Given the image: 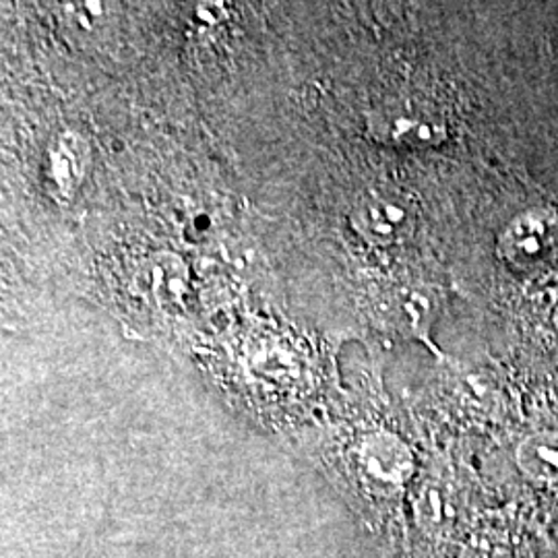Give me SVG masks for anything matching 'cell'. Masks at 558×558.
I'll use <instances>...</instances> for the list:
<instances>
[{"instance_id":"obj_1","label":"cell","mask_w":558,"mask_h":558,"mask_svg":"<svg viewBox=\"0 0 558 558\" xmlns=\"http://www.w3.org/2000/svg\"><path fill=\"white\" fill-rule=\"evenodd\" d=\"M502 260L521 274H539L558 259V218L546 209L515 216L499 239Z\"/></svg>"},{"instance_id":"obj_2","label":"cell","mask_w":558,"mask_h":558,"mask_svg":"<svg viewBox=\"0 0 558 558\" xmlns=\"http://www.w3.org/2000/svg\"><path fill=\"white\" fill-rule=\"evenodd\" d=\"M354 228L368 242L391 246L412 236L416 228V216L405 197L396 191H379L362 197L356 205Z\"/></svg>"},{"instance_id":"obj_3","label":"cell","mask_w":558,"mask_h":558,"mask_svg":"<svg viewBox=\"0 0 558 558\" xmlns=\"http://www.w3.org/2000/svg\"><path fill=\"white\" fill-rule=\"evenodd\" d=\"M373 131L385 143L408 149L433 147L445 140L442 120L426 110H416L410 106L389 108L377 114L373 119Z\"/></svg>"},{"instance_id":"obj_4","label":"cell","mask_w":558,"mask_h":558,"mask_svg":"<svg viewBox=\"0 0 558 558\" xmlns=\"http://www.w3.org/2000/svg\"><path fill=\"white\" fill-rule=\"evenodd\" d=\"M359 463L366 478L396 488L403 486L412 472V456L408 447L387 433H377L362 440Z\"/></svg>"},{"instance_id":"obj_5","label":"cell","mask_w":558,"mask_h":558,"mask_svg":"<svg viewBox=\"0 0 558 558\" xmlns=\"http://www.w3.org/2000/svg\"><path fill=\"white\" fill-rule=\"evenodd\" d=\"M515 463L525 478L558 486V430H536L519 440Z\"/></svg>"},{"instance_id":"obj_6","label":"cell","mask_w":558,"mask_h":558,"mask_svg":"<svg viewBox=\"0 0 558 558\" xmlns=\"http://www.w3.org/2000/svg\"><path fill=\"white\" fill-rule=\"evenodd\" d=\"M80 140L75 135H69L60 140L57 151L52 154V172L60 189L64 191L73 189V184H77V180L81 179V161L85 158V151H80Z\"/></svg>"},{"instance_id":"obj_7","label":"cell","mask_w":558,"mask_h":558,"mask_svg":"<svg viewBox=\"0 0 558 558\" xmlns=\"http://www.w3.org/2000/svg\"><path fill=\"white\" fill-rule=\"evenodd\" d=\"M555 323H557V327H558V308H557V313H555Z\"/></svg>"}]
</instances>
